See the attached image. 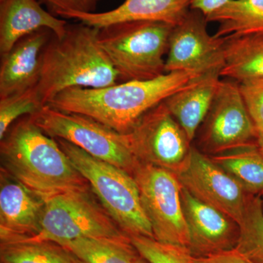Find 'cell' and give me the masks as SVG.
Listing matches in <instances>:
<instances>
[{"label": "cell", "instance_id": "1", "mask_svg": "<svg viewBox=\"0 0 263 263\" xmlns=\"http://www.w3.org/2000/svg\"><path fill=\"white\" fill-rule=\"evenodd\" d=\"M1 171L46 200L63 194L91 190L56 140L29 116L10 127L0 143Z\"/></svg>", "mask_w": 263, "mask_h": 263}, {"label": "cell", "instance_id": "2", "mask_svg": "<svg viewBox=\"0 0 263 263\" xmlns=\"http://www.w3.org/2000/svg\"><path fill=\"white\" fill-rule=\"evenodd\" d=\"M201 76L193 72H166L151 80L125 81L99 89L70 88L47 105L92 118L127 134L147 112Z\"/></svg>", "mask_w": 263, "mask_h": 263}, {"label": "cell", "instance_id": "3", "mask_svg": "<svg viewBox=\"0 0 263 263\" xmlns=\"http://www.w3.org/2000/svg\"><path fill=\"white\" fill-rule=\"evenodd\" d=\"M100 29L84 24L67 25L45 46L41 77L36 86L41 104L73 87L99 89L118 84L119 75L98 41Z\"/></svg>", "mask_w": 263, "mask_h": 263}, {"label": "cell", "instance_id": "4", "mask_svg": "<svg viewBox=\"0 0 263 263\" xmlns=\"http://www.w3.org/2000/svg\"><path fill=\"white\" fill-rule=\"evenodd\" d=\"M173 28L162 22H121L100 29L98 41L119 81L151 80L166 73Z\"/></svg>", "mask_w": 263, "mask_h": 263}, {"label": "cell", "instance_id": "5", "mask_svg": "<svg viewBox=\"0 0 263 263\" xmlns=\"http://www.w3.org/2000/svg\"><path fill=\"white\" fill-rule=\"evenodd\" d=\"M93 193L118 226L128 236L155 238L145 214L134 177L117 166L99 160L65 140L54 138Z\"/></svg>", "mask_w": 263, "mask_h": 263}, {"label": "cell", "instance_id": "6", "mask_svg": "<svg viewBox=\"0 0 263 263\" xmlns=\"http://www.w3.org/2000/svg\"><path fill=\"white\" fill-rule=\"evenodd\" d=\"M43 133L65 140L99 160L114 164L133 176L141 162L132 152L126 134L118 133L92 118L44 105L29 116Z\"/></svg>", "mask_w": 263, "mask_h": 263}, {"label": "cell", "instance_id": "7", "mask_svg": "<svg viewBox=\"0 0 263 263\" xmlns=\"http://www.w3.org/2000/svg\"><path fill=\"white\" fill-rule=\"evenodd\" d=\"M92 190L57 195L46 200L41 230L32 238L58 243L85 238L127 235L119 228Z\"/></svg>", "mask_w": 263, "mask_h": 263}, {"label": "cell", "instance_id": "8", "mask_svg": "<svg viewBox=\"0 0 263 263\" xmlns=\"http://www.w3.org/2000/svg\"><path fill=\"white\" fill-rule=\"evenodd\" d=\"M133 176L155 239L189 248L190 236L181 201L182 185L177 175L140 163Z\"/></svg>", "mask_w": 263, "mask_h": 263}, {"label": "cell", "instance_id": "9", "mask_svg": "<svg viewBox=\"0 0 263 263\" xmlns=\"http://www.w3.org/2000/svg\"><path fill=\"white\" fill-rule=\"evenodd\" d=\"M126 136L141 163L167 170L177 176L187 167L192 141L164 102L143 115Z\"/></svg>", "mask_w": 263, "mask_h": 263}, {"label": "cell", "instance_id": "10", "mask_svg": "<svg viewBox=\"0 0 263 263\" xmlns=\"http://www.w3.org/2000/svg\"><path fill=\"white\" fill-rule=\"evenodd\" d=\"M202 127L200 145L212 155L257 144L258 133L234 81H220Z\"/></svg>", "mask_w": 263, "mask_h": 263}, {"label": "cell", "instance_id": "11", "mask_svg": "<svg viewBox=\"0 0 263 263\" xmlns=\"http://www.w3.org/2000/svg\"><path fill=\"white\" fill-rule=\"evenodd\" d=\"M206 17L190 9L170 36L165 72H193L203 74L220 71L224 65V37L210 35Z\"/></svg>", "mask_w": 263, "mask_h": 263}, {"label": "cell", "instance_id": "12", "mask_svg": "<svg viewBox=\"0 0 263 263\" xmlns=\"http://www.w3.org/2000/svg\"><path fill=\"white\" fill-rule=\"evenodd\" d=\"M178 177L194 197L240 224L249 194L210 157L193 146L187 167Z\"/></svg>", "mask_w": 263, "mask_h": 263}, {"label": "cell", "instance_id": "13", "mask_svg": "<svg viewBox=\"0 0 263 263\" xmlns=\"http://www.w3.org/2000/svg\"><path fill=\"white\" fill-rule=\"evenodd\" d=\"M183 214L187 226L189 249L195 257H205L236 247L239 224L226 214L181 189Z\"/></svg>", "mask_w": 263, "mask_h": 263}, {"label": "cell", "instance_id": "14", "mask_svg": "<svg viewBox=\"0 0 263 263\" xmlns=\"http://www.w3.org/2000/svg\"><path fill=\"white\" fill-rule=\"evenodd\" d=\"M46 201L1 171L0 242L32 238L39 233Z\"/></svg>", "mask_w": 263, "mask_h": 263}, {"label": "cell", "instance_id": "15", "mask_svg": "<svg viewBox=\"0 0 263 263\" xmlns=\"http://www.w3.org/2000/svg\"><path fill=\"white\" fill-rule=\"evenodd\" d=\"M53 33L41 29L19 40L1 55L0 98L36 87L41 77L43 49Z\"/></svg>", "mask_w": 263, "mask_h": 263}, {"label": "cell", "instance_id": "16", "mask_svg": "<svg viewBox=\"0 0 263 263\" xmlns=\"http://www.w3.org/2000/svg\"><path fill=\"white\" fill-rule=\"evenodd\" d=\"M193 0H124L115 9L103 13L70 12L58 16L74 18L81 23L101 29L110 24L127 22H162L171 26L182 22Z\"/></svg>", "mask_w": 263, "mask_h": 263}, {"label": "cell", "instance_id": "17", "mask_svg": "<svg viewBox=\"0 0 263 263\" xmlns=\"http://www.w3.org/2000/svg\"><path fill=\"white\" fill-rule=\"evenodd\" d=\"M67 25L43 9L37 0L0 2V53H8L19 40L39 29H50L62 37Z\"/></svg>", "mask_w": 263, "mask_h": 263}, {"label": "cell", "instance_id": "18", "mask_svg": "<svg viewBox=\"0 0 263 263\" xmlns=\"http://www.w3.org/2000/svg\"><path fill=\"white\" fill-rule=\"evenodd\" d=\"M220 77V71L204 74L164 101L192 142L210 110Z\"/></svg>", "mask_w": 263, "mask_h": 263}, {"label": "cell", "instance_id": "19", "mask_svg": "<svg viewBox=\"0 0 263 263\" xmlns=\"http://www.w3.org/2000/svg\"><path fill=\"white\" fill-rule=\"evenodd\" d=\"M221 76L241 84L263 78V34L224 37Z\"/></svg>", "mask_w": 263, "mask_h": 263}, {"label": "cell", "instance_id": "20", "mask_svg": "<svg viewBox=\"0 0 263 263\" xmlns=\"http://www.w3.org/2000/svg\"><path fill=\"white\" fill-rule=\"evenodd\" d=\"M206 19L219 25L217 37L263 34V0H230Z\"/></svg>", "mask_w": 263, "mask_h": 263}, {"label": "cell", "instance_id": "21", "mask_svg": "<svg viewBox=\"0 0 263 263\" xmlns=\"http://www.w3.org/2000/svg\"><path fill=\"white\" fill-rule=\"evenodd\" d=\"M60 245L82 263H134L140 256L128 235L85 237Z\"/></svg>", "mask_w": 263, "mask_h": 263}, {"label": "cell", "instance_id": "22", "mask_svg": "<svg viewBox=\"0 0 263 263\" xmlns=\"http://www.w3.org/2000/svg\"><path fill=\"white\" fill-rule=\"evenodd\" d=\"M211 158L249 195H263V155L257 145L243 147Z\"/></svg>", "mask_w": 263, "mask_h": 263}, {"label": "cell", "instance_id": "23", "mask_svg": "<svg viewBox=\"0 0 263 263\" xmlns=\"http://www.w3.org/2000/svg\"><path fill=\"white\" fill-rule=\"evenodd\" d=\"M0 262L82 263L57 242L33 239L0 242Z\"/></svg>", "mask_w": 263, "mask_h": 263}, {"label": "cell", "instance_id": "24", "mask_svg": "<svg viewBox=\"0 0 263 263\" xmlns=\"http://www.w3.org/2000/svg\"><path fill=\"white\" fill-rule=\"evenodd\" d=\"M239 228L235 249L252 262L263 263V202L259 195H248Z\"/></svg>", "mask_w": 263, "mask_h": 263}, {"label": "cell", "instance_id": "25", "mask_svg": "<svg viewBox=\"0 0 263 263\" xmlns=\"http://www.w3.org/2000/svg\"><path fill=\"white\" fill-rule=\"evenodd\" d=\"M141 257L150 263H195L187 247L162 243L146 236L129 237Z\"/></svg>", "mask_w": 263, "mask_h": 263}, {"label": "cell", "instance_id": "26", "mask_svg": "<svg viewBox=\"0 0 263 263\" xmlns=\"http://www.w3.org/2000/svg\"><path fill=\"white\" fill-rule=\"evenodd\" d=\"M43 105L38 98L36 88L0 98V140L19 119L34 115Z\"/></svg>", "mask_w": 263, "mask_h": 263}, {"label": "cell", "instance_id": "27", "mask_svg": "<svg viewBox=\"0 0 263 263\" xmlns=\"http://www.w3.org/2000/svg\"><path fill=\"white\" fill-rule=\"evenodd\" d=\"M239 86L257 133H263V78L246 81Z\"/></svg>", "mask_w": 263, "mask_h": 263}, {"label": "cell", "instance_id": "28", "mask_svg": "<svg viewBox=\"0 0 263 263\" xmlns=\"http://www.w3.org/2000/svg\"><path fill=\"white\" fill-rule=\"evenodd\" d=\"M57 15L70 12H95L97 0H40Z\"/></svg>", "mask_w": 263, "mask_h": 263}, {"label": "cell", "instance_id": "29", "mask_svg": "<svg viewBox=\"0 0 263 263\" xmlns=\"http://www.w3.org/2000/svg\"><path fill=\"white\" fill-rule=\"evenodd\" d=\"M195 263H254L234 248L205 257H195Z\"/></svg>", "mask_w": 263, "mask_h": 263}, {"label": "cell", "instance_id": "30", "mask_svg": "<svg viewBox=\"0 0 263 263\" xmlns=\"http://www.w3.org/2000/svg\"><path fill=\"white\" fill-rule=\"evenodd\" d=\"M229 1L230 0H193L190 9L199 10L208 17Z\"/></svg>", "mask_w": 263, "mask_h": 263}, {"label": "cell", "instance_id": "31", "mask_svg": "<svg viewBox=\"0 0 263 263\" xmlns=\"http://www.w3.org/2000/svg\"><path fill=\"white\" fill-rule=\"evenodd\" d=\"M257 146H258L259 151L263 155V133L258 134V138H257Z\"/></svg>", "mask_w": 263, "mask_h": 263}, {"label": "cell", "instance_id": "32", "mask_svg": "<svg viewBox=\"0 0 263 263\" xmlns=\"http://www.w3.org/2000/svg\"><path fill=\"white\" fill-rule=\"evenodd\" d=\"M134 263H150L148 262V261L146 260V259L143 258V257H141V255L137 258L136 260L135 261Z\"/></svg>", "mask_w": 263, "mask_h": 263}, {"label": "cell", "instance_id": "33", "mask_svg": "<svg viewBox=\"0 0 263 263\" xmlns=\"http://www.w3.org/2000/svg\"><path fill=\"white\" fill-rule=\"evenodd\" d=\"M4 1V0H0V2Z\"/></svg>", "mask_w": 263, "mask_h": 263}, {"label": "cell", "instance_id": "34", "mask_svg": "<svg viewBox=\"0 0 263 263\" xmlns=\"http://www.w3.org/2000/svg\"><path fill=\"white\" fill-rule=\"evenodd\" d=\"M97 1H98V0H97Z\"/></svg>", "mask_w": 263, "mask_h": 263}]
</instances>
